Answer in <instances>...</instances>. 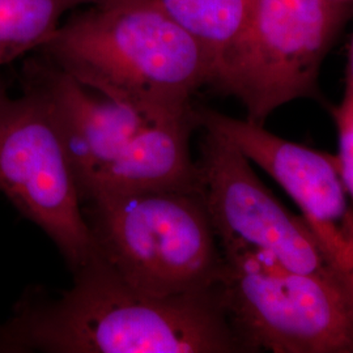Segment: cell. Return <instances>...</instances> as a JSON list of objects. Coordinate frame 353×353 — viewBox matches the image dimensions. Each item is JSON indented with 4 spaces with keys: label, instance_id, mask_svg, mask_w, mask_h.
Listing matches in <instances>:
<instances>
[{
    "label": "cell",
    "instance_id": "cell-4",
    "mask_svg": "<svg viewBox=\"0 0 353 353\" xmlns=\"http://www.w3.org/2000/svg\"><path fill=\"white\" fill-rule=\"evenodd\" d=\"M83 212L99 252L135 288L169 297L217 284L223 252L202 190L102 195Z\"/></svg>",
    "mask_w": 353,
    "mask_h": 353
},
{
    "label": "cell",
    "instance_id": "cell-14",
    "mask_svg": "<svg viewBox=\"0 0 353 353\" xmlns=\"http://www.w3.org/2000/svg\"><path fill=\"white\" fill-rule=\"evenodd\" d=\"M341 1H343V0H341Z\"/></svg>",
    "mask_w": 353,
    "mask_h": 353
},
{
    "label": "cell",
    "instance_id": "cell-13",
    "mask_svg": "<svg viewBox=\"0 0 353 353\" xmlns=\"http://www.w3.org/2000/svg\"><path fill=\"white\" fill-rule=\"evenodd\" d=\"M345 94L353 96V34L350 45V55H348V70H347V88Z\"/></svg>",
    "mask_w": 353,
    "mask_h": 353
},
{
    "label": "cell",
    "instance_id": "cell-9",
    "mask_svg": "<svg viewBox=\"0 0 353 353\" xmlns=\"http://www.w3.org/2000/svg\"><path fill=\"white\" fill-rule=\"evenodd\" d=\"M199 127L227 138L299 205L330 262L353 279V203L336 157L280 138L248 119L195 108Z\"/></svg>",
    "mask_w": 353,
    "mask_h": 353
},
{
    "label": "cell",
    "instance_id": "cell-1",
    "mask_svg": "<svg viewBox=\"0 0 353 353\" xmlns=\"http://www.w3.org/2000/svg\"><path fill=\"white\" fill-rule=\"evenodd\" d=\"M57 296L26 290L0 325V352H246L217 285L159 297L135 288L99 252Z\"/></svg>",
    "mask_w": 353,
    "mask_h": 353
},
{
    "label": "cell",
    "instance_id": "cell-8",
    "mask_svg": "<svg viewBox=\"0 0 353 353\" xmlns=\"http://www.w3.org/2000/svg\"><path fill=\"white\" fill-rule=\"evenodd\" d=\"M204 131L196 163L221 252L250 250L296 272L351 279L330 262L303 216L290 212L265 188L250 160L227 138Z\"/></svg>",
    "mask_w": 353,
    "mask_h": 353
},
{
    "label": "cell",
    "instance_id": "cell-2",
    "mask_svg": "<svg viewBox=\"0 0 353 353\" xmlns=\"http://www.w3.org/2000/svg\"><path fill=\"white\" fill-rule=\"evenodd\" d=\"M38 52L87 88L151 117L191 113L211 85L212 55L151 0L79 8Z\"/></svg>",
    "mask_w": 353,
    "mask_h": 353
},
{
    "label": "cell",
    "instance_id": "cell-12",
    "mask_svg": "<svg viewBox=\"0 0 353 353\" xmlns=\"http://www.w3.org/2000/svg\"><path fill=\"white\" fill-rule=\"evenodd\" d=\"M339 134V154L336 156L343 182L353 201V96L345 94L334 110Z\"/></svg>",
    "mask_w": 353,
    "mask_h": 353
},
{
    "label": "cell",
    "instance_id": "cell-6",
    "mask_svg": "<svg viewBox=\"0 0 353 353\" xmlns=\"http://www.w3.org/2000/svg\"><path fill=\"white\" fill-rule=\"evenodd\" d=\"M239 45L219 67L212 88L263 125L285 103L313 96L319 68L344 14L341 0H249Z\"/></svg>",
    "mask_w": 353,
    "mask_h": 353
},
{
    "label": "cell",
    "instance_id": "cell-10",
    "mask_svg": "<svg viewBox=\"0 0 353 353\" xmlns=\"http://www.w3.org/2000/svg\"><path fill=\"white\" fill-rule=\"evenodd\" d=\"M151 1L208 50L214 58V75L239 45L246 28L250 7L249 0Z\"/></svg>",
    "mask_w": 353,
    "mask_h": 353
},
{
    "label": "cell",
    "instance_id": "cell-3",
    "mask_svg": "<svg viewBox=\"0 0 353 353\" xmlns=\"http://www.w3.org/2000/svg\"><path fill=\"white\" fill-rule=\"evenodd\" d=\"M21 81L39 89L58 122L81 204L110 194L151 189L202 190L190 138L199 127L191 113L151 117L96 96L38 52Z\"/></svg>",
    "mask_w": 353,
    "mask_h": 353
},
{
    "label": "cell",
    "instance_id": "cell-11",
    "mask_svg": "<svg viewBox=\"0 0 353 353\" xmlns=\"http://www.w3.org/2000/svg\"><path fill=\"white\" fill-rule=\"evenodd\" d=\"M99 0H0V65L43 48L64 19Z\"/></svg>",
    "mask_w": 353,
    "mask_h": 353
},
{
    "label": "cell",
    "instance_id": "cell-5",
    "mask_svg": "<svg viewBox=\"0 0 353 353\" xmlns=\"http://www.w3.org/2000/svg\"><path fill=\"white\" fill-rule=\"evenodd\" d=\"M217 290L246 352L353 353V281L225 250Z\"/></svg>",
    "mask_w": 353,
    "mask_h": 353
},
{
    "label": "cell",
    "instance_id": "cell-7",
    "mask_svg": "<svg viewBox=\"0 0 353 353\" xmlns=\"http://www.w3.org/2000/svg\"><path fill=\"white\" fill-rule=\"evenodd\" d=\"M19 96L0 81V192L42 229L74 271L99 254L50 103L21 81Z\"/></svg>",
    "mask_w": 353,
    "mask_h": 353
}]
</instances>
